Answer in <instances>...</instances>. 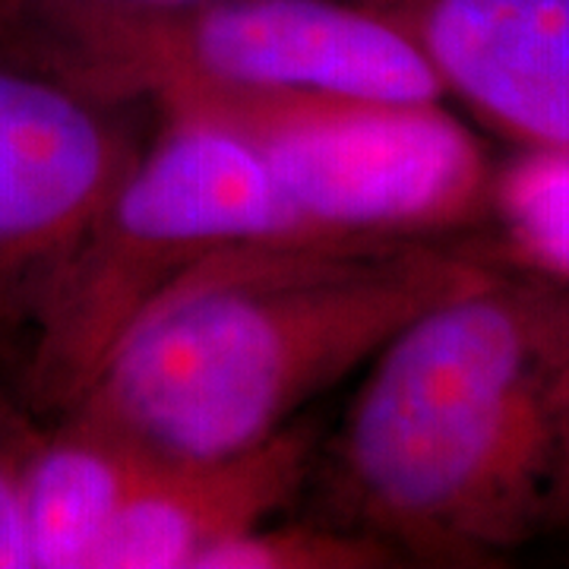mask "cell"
Instances as JSON below:
<instances>
[{
    "label": "cell",
    "mask_w": 569,
    "mask_h": 569,
    "mask_svg": "<svg viewBox=\"0 0 569 569\" xmlns=\"http://www.w3.org/2000/svg\"><path fill=\"white\" fill-rule=\"evenodd\" d=\"M329 481L396 557L485 563L569 531V284L485 266L367 365Z\"/></svg>",
    "instance_id": "obj_1"
},
{
    "label": "cell",
    "mask_w": 569,
    "mask_h": 569,
    "mask_svg": "<svg viewBox=\"0 0 569 569\" xmlns=\"http://www.w3.org/2000/svg\"><path fill=\"white\" fill-rule=\"evenodd\" d=\"M481 269L430 241L224 250L146 310L67 411L159 459L263 443Z\"/></svg>",
    "instance_id": "obj_2"
},
{
    "label": "cell",
    "mask_w": 569,
    "mask_h": 569,
    "mask_svg": "<svg viewBox=\"0 0 569 569\" xmlns=\"http://www.w3.org/2000/svg\"><path fill=\"white\" fill-rule=\"evenodd\" d=\"M0 44L114 104L447 96L402 20L370 0H20Z\"/></svg>",
    "instance_id": "obj_3"
},
{
    "label": "cell",
    "mask_w": 569,
    "mask_h": 569,
    "mask_svg": "<svg viewBox=\"0 0 569 569\" xmlns=\"http://www.w3.org/2000/svg\"><path fill=\"white\" fill-rule=\"evenodd\" d=\"M263 241L301 234L257 152L219 123L162 114L29 323L26 402L67 411L171 284Z\"/></svg>",
    "instance_id": "obj_4"
},
{
    "label": "cell",
    "mask_w": 569,
    "mask_h": 569,
    "mask_svg": "<svg viewBox=\"0 0 569 569\" xmlns=\"http://www.w3.org/2000/svg\"><path fill=\"white\" fill-rule=\"evenodd\" d=\"M190 114L231 130L313 244H418L490 216L488 152L440 102L326 92L187 99Z\"/></svg>",
    "instance_id": "obj_5"
},
{
    "label": "cell",
    "mask_w": 569,
    "mask_h": 569,
    "mask_svg": "<svg viewBox=\"0 0 569 569\" xmlns=\"http://www.w3.org/2000/svg\"><path fill=\"white\" fill-rule=\"evenodd\" d=\"M140 146L114 102L0 58V326H29Z\"/></svg>",
    "instance_id": "obj_6"
},
{
    "label": "cell",
    "mask_w": 569,
    "mask_h": 569,
    "mask_svg": "<svg viewBox=\"0 0 569 569\" xmlns=\"http://www.w3.org/2000/svg\"><path fill=\"white\" fill-rule=\"evenodd\" d=\"M443 92L529 152H569V0H380Z\"/></svg>",
    "instance_id": "obj_7"
},
{
    "label": "cell",
    "mask_w": 569,
    "mask_h": 569,
    "mask_svg": "<svg viewBox=\"0 0 569 569\" xmlns=\"http://www.w3.org/2000/svg\"><path fill=\"white\" fill-rule=\"evenodd\" d=\"M313 459V433L298 421L222 456L156 459L92 569H203L228 541L272 522Z\"/></svg>",
    "instance_id": "obj_8"
},
{
    "label": "cell",
    "mask_w": 569,
    "mask_h": 569,
    "mask_svg": "<svg viewBox=\"0 0 569 569\" xmlns=\"http://www.w3.org/2000/svg\"><path fill=\"white\" fill-rule=\"evenodd\" d=\"M159 456L82 411H63L26 459L32 569H92Z\"/></svg>",
    "instance_id": "obj_9"
},
{
    "label": "cell",
    "mask_w": 569,
    "mask_h": 569,
    "mask_svg": "<svg viewBox=\"0 0 569 569\" xmlns=\"http://www.w3.org/2000/svg\"><path fill=\"white\" fill-rule=\"evenodd\" d=\"M490 216L519 269L569 284V152H526L500 171Z\"/></svg>",
    "instance_id": "obj_10"
},
{
    "label": "cell",
    "mask_w": 569,
    "mask_h": 569,
    "mask_svg": "<svg viewBox=\"0 0 569 569\" xmlns=\"http://www.w3.org/2000/svg\"><path fill=\"white\" fill-rule=\"evenodd\" d=\"M389 563H399V557L380 538L342 522H263L216 550L203 569H377Z\"/></svg>",
    "instance_id": "obj_11"
},
{
    "label": "cell",
    "mask_w": 569,
    "mask_h": 569,
    "mask_svg": "<svg viewBox=\"0 0 569 569\" xmlns=\"http://www.w3.org/2000/svg\"><path fill=\"white\" fill-rule=\"evenodd\" d=\"M39 427L0 399V569H32L26 535V459Z\"/></svg>",
    "instance_id": "obj_12"
},
{
    "label": "cell",
    "mask_w": 569,
    "mask_h": 569,
    "mask_svg": "<svg viewBox=\"0 0 569 569\" xmlns=\"http://www.w3.org/2000/svg\"><path fill=\"white\" fill-rule=\"evenodd\" d=\"M17 10H20V0H0V41L10 36L17 22Z\"/></svg>",
    "instance_id": "obj_13"
},
{
    "label": "cell",
    "mask_w": 569,
    "mask_h": 569,
    "mask_svg": "<svg viewBox=\"0 0 569 569\" xmlns=\"http://www.w3.org/2000/svg\"><path fill=\"white\" fill-rule=\"evenodd\" d=\"M137 3H171V0H137Z\"/></svg>",
    "instance_id": "obj_14"
},
{
    "label": "cell",
    "mask_w": 569,
    "mask_h": 569,
    "mask_svg": "<svg viewBox=\"0 0 569 569\" xmlns=\"http://www.w3.org/2000/svg\"><path fill=\"white\" fill-rule=\"evenodd\" d=\"M370 3H380V0H370Z\"/></svg>",
    "instance_id": "obj_15"
}]
</instances>
